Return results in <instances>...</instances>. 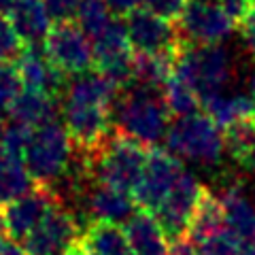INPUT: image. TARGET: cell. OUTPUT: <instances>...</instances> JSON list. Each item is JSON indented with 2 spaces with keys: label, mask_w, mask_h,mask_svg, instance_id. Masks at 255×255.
I'll return each mask as SVG.
<instances>
[{
  "label": "cell",
  "mask_w": 255,
  "mask_h": 255,
  "mask_svg": "<svg viewBox=\"0 0 255 255\" xmlns=\"http://www.w3.org/2000/svg\"><path fill=\"white\" fill-rule=\"evenodd\" d=\"M34 187V179L30 177L23 159L0 153V204H11Z\"/></svg>",
  "instance_id": "cell-22"
},
{
  "label": "cell",
  "mask_w": 255,
  "mask_h": 255,
  "mask_svg": "<svg viewBox=\"0 0 255 255\" xmlns=\"http://www.w3.org/2000/svg\"><path fill=\"white\" fill-rule=\"evenodd\" d=\"M17 70L21 75V81L30 90L43 92L47 96H60L66 92V75L55 66L45 53L43 47L26 45L17 55Z\"/></svg>",
  "instance_id": "cell-15"
},
{
  "label": "cell",
  "mask_w": 255,
  "mask_h": 255,
  "mask_svg": "<svg viewBox=\"0 0 255 255\" xmlns=\"http://www.w3.org/2000/svg\"><path fill=\"white\" fill-rule=\"evenodd\" d=\"M219 200L226 215V226L243 243H255V196L234 183L221 191Z\"/></svg>",
  "instance_id": "cell-17"
},
{
  "label": "cell",
  "mask_w": 255,
  "mask_h": 255,
  "mask_svg": "<svg viewBox=\"0 0 255 255\" xmlns=\"http://www.w3.org/2000/svg\"><path fill=\"white\" fill-rule=\"evenodd\" d=\"M30 134H32V128L23 126V124H17V122H11L9 126H6V130H4L2 145H0V153L23 159V153H26V147L30 142Z\"/></svg>",
  "instance_id": "cell-31"
},
{
  "label": "cell",
  "mask_w": 255,
  "mask_h": 255,
  "mask_svg": "<svg viewBox=\"0 0 255 255\" xmlns=\"http://www.w3.org/2000/svg\"><path fill=\"white\" fill-rule=\"evenodd\" d=\"M0 255H28V253L23 249V245H19V241L0 234Z\"/></svg>",
  "instance_id": "cell-38"
},
{
  "label": "cell",
  "mask_w": 255,
  "mask_h": 255,
  "mask_svg": "<svg viewBox=\"0 0 255 255\" xmlns=\"http://www.w3.org/2000/svg\"><path fill=\"white\" fill-rule=\"evenodd\" d=\"M128 38L136 53L147 55H177L183 47L177 26L170 19L151 13L149 9H140L128 15L126 19Z\"/></svg>",
  "instance_id": "cell-11"
},
{
  "label": "cell",
  "mask_w": 255,
  "mask_h": 255,
  "mask_svg": "<svg viewBox=\"0 0 255 255\" xmlns=\"http://www.w3.org/2000/svg\"><path fill=\"white\" fill-rule=\"evenodd\" d=\"M2 230H4V215L0 211V234H2Z\"/></svg>",
  "instance_id": "cell-45"
},
{
  "label": "cell",
  "mask_w": 255,
  "mask_h": 255,
  "mask_svg": "<svg viewBox=\"0 0 255 255\" xmlns=\"http://www.w3.org/2000/svg\"><path fill=\"white\" fill-rule=\"evenodd\" d=\"M174 75L200 96V102L228 90L234 60L223 45H187L174 55Z\"/></svg>",
  "instance_id": "cell-4"
},
{
  "label": "cell",
  "mask_w": 255,
  "mask_h": 255,
  "mask_svg": "<svg viewBox=\"0 0 255 255\" xmlns=\"http://www.w3.org/2000/svg\"><path fill=\"white\" fill-rule=\"evenodd\" d=\"M92 47H94V62L98 64V66L105 62L115 60V58H122V55L132 53L126 21L113 19L98 36L92 38Z\"/></svg>",
  "instance_id": "cell-25"
},
{
  "label": "cell",
  "mask_w": 255,
  "mask_h": 255,
  "mask_svg": "<svg viewBox=\"0 0 255 255\" xmlns=\"http://www.w3.org/2000/svg\"><path fill=\"white\" fill-rule=\"evenodd\" d=\"M183 166L179 157H174L170 151L153 147L147 153L145 170H142V179L138 183L136 191H134V200L142 211L153 213L159 204L164 202V198L170 194L174 183L179 181L183 174Z\"/></svg>",
  "instance_id": "cell-12"
},
{
  "label": "cell",
  "mask_w": 255,
  "mask_h": 255,
  "mask_svg": "<svg viewBox=\"0 0 255 255\" xmlns=\"http://www.w3.org/2000/svg\"><path fill=\"white\" fill-rule=\"evenodd\" d=\"M6 19L21 43L41 45L51 32V17L47 13L45 0H11Z\"/></svg>",
  "instance_id": "cell-16"
},
{
  "label": "cell",
  "mask_w": 255,
  "mask_h": 255,
  "mask_svg": "<svg viewBox=\"0 0 255 255\" xmlns=\"http://www.w3.org/2000/svg\"><path fill=\"white\" fill-rule=\"evenodd\" d=\"M77 200L85 217L92 219V223H111V226L128 223L136 215L138 206L132 194L94 181L92 185L81 187Z\"/></svg>",
  "instance_id": "cell-13"
},
{
  "label": "cell",
  "mask_w": 255,
  "mask_h": 255,
  "mask_svg": "<svg viewBox=\"0 0 255 255\" xmlns=\"http://www.w3.org/2000/svg\"><path fill=\"white\" fill-rule=\"evenodd\" d=\"M204 194H206V189L200 183V179L194 172L183 170L179 181L170 189V194L153 211L157 223L162 226L164 234L168 236L170 243L187 236L191 217H194V213Z\"/></svg>",
  "instance_id": "cell-7"
},
{
  "label": "cell",
  "mask_w": 255,
  "mask_h": 255,
  "mask_svg": "<svg viewBox=\"0 0 255 255\" xmlns=\"http://www.w3.org/2000/svg\"><path fill=\"white\" fill-rule=\"evenodd\" d=\"M9 4H11V0H0V13H4L9 9Z\"/></svg>",
  "instance_id": "cell-44"
},
{
  "label": "cell",
  "mask_w": 255,
  "mask_h": 255,
  "mask_svg": "<svg viewBox=\"0 0 255 255\" xmlns=\"http://www.w3.org/2000/svg\"><path fill=\"white\" fill-rule=\"evenodd\" d=\"M223 228H226V215H223V206H221L219 196L206 191L202 196L200 204H198L194 217H191L187 238L196 245V243L204 241L206 236L219 232Z\"/></svg>",
  "instance_id": "cell-24"
},
{
  "label": "cell",
  "mask_w": 255,
  "mask_h": 255,
  "mask_svg": "<svg viewBox=\"0 0 255 255\" xmlns=\"http://www.w3.org/2000/svg\"><path fill=\"white\" fill-rule=\"evenodd\" d=\"M68 255H87V253L83 251V247H81V243H79V245H77V247H75V249H73V251H70Z\"/></svg>",
  "instance_id": "cell-42"
},
{
  "label": "cell",
  "mask_w": 255,
  "mask_h": 255,
  "mask_svg": "<svg viewBox=\"0 0 255 255\" xmlns=\"http://www.w3.org/2000/svg\"><path fill=\"white\" fill-rule=\"evenodd\" d=\"M126 236L132 255H168L170 241L164 234L153 213L136 211V215L126 223Z\"/></svg>",
  "instance_id": "cell-18"
},
{
  "label": "cell",
  "mask_w": 255,
  "mask_h": 255,
  "mask_svg": "<svg viewBox=\"0 0 255 255\" xmlns=\"http://www.w3.org/2000/svg\"><path fill=\"white\" fill-rule=\"evenodd\" d=\"M58 196L53 189L36 185L26 196L17 198L15 202L4 206V230L15 241H26V238L41 226L43 219L51 213V209L58 204Z\"/></svg>",
  "instance_id": "cell-14"
},
{
  "label": "cell",
  "mask_w": 255,
  "mask_h": 255,
  "mask_svg": "<svg viewBox=\"0 0 255 255\" xmlns=\"http://www.w3.org/2000/svg\"><path fill=\"white\" fill-rule=\"evenodd\" d=\"M243 241L228 226L196 243V255H238Z\"/></svg>",
  "instance_id": "cell-29"
},
{
  "label": "cell",
  "mask_w": 255,
  "mask_h": 255,
  "mask_svg": "<svg viewBox=\"0 0 255 255\" xmlns=\"http://www.w3.org/2000/svg\"><path fill=\"white\" fill-rule=\"evenodd\" d=\"M204 113L209 115L219 128H228L241 119L255 117V102L249 92H230L223 90L202 102Z\"/></svg>",
  "instance_id": "cell-19"
},
{
  "label": "cell",
  "mask_w": 255,
  "mask_h": 255,
  "mask_svg": "<svg viewBox=\"0 0 255 255\" xmlns=\"http://www.w3.org/2000/svg\"><path fill=\"white\" fill-rule=\"evenodd\" d=\"M168 255H196V245L189 238H179V241L170 243V253Z\"/></svg>",
  "instance_id": "cell-39"
},
{
  "label": "cell",
  "mask_w": 255,
  "mask_h": 255,
  "mask_svg": "<svg viewBox=\"0 0 255 255\" xmlns=\"http://www.w3.org/2000/svg\"><path fill=\"white\" fill-rule=\"evenodd\" d=\"M45 53L64 75H83L94 64L92 38L77 23H58L43 43Z\"/></svg>",
  "instance_id": "cell-9"
},
{
  "label": "cell",
  "mask_w": 255,
  "mask_h": 255,
  "mask_svg": "<svg viewBox=\"0 0 255 255\" xmlns=\"http://www.w3.org/2000/svg\"><path fill=\"white\" fill-rule=\"evenodd\" d=\"M189 0H147V9L164 19H177Z\"/></svg>",
  "instance_id": "cell-34"
},
{
  "label": "cell",
  "mask_w": 255,
  "mask_h": 255,
  "mask_svg": "<svg viewBox=\"0 0 255 255\" xmlns=\"http://www.w3.org/2000/svg\"><path fill=\"white\" fill-rule=\"evenodd\" d=\"M174 55H147L134 53V83L138 87L162 92L164 83L172 77Z\"/></svg>",
  "instance_id": "cell-23"
},
{
  "label": "cell",
  "mask_w": 255,
  "mask_h": 255,
  "mask_svg": "<svg viewBox=\"0 0 255 255\" xmlns=\"http://www.w3.org/2000/svg\"><path fill=\"white\" fill-rule=\"evenodd\" d=\"M23 90L21 75L17 70V64L11 62H0V111L13 105V100L17 98Z\"/></svg>",
  "instance_id": "cell-30"
},
{
  "label": "cell",
  "mask_w": 255,
  "mask_h": 255,
  "mask_svg": "<svg viewBox=\"0 0 255 255\" xmlns=\"http://www.w3.org/2000/svg\"><path fill=\"white\" fill-rule=\"evenodd\" d=\"M81 247L87 255H132L126 230L111 223H90L83 230Z\"/></svg>",
  "instance_id": "cell-21"
},
{
  "label": "cell",
  "mask_w": 255,
  "mask_h": 255,
  "mask_svg": "<svg viewBox=\"0 0 255 255\" xmlns=\"http://www.w3.org/2000/svg\"><path fill=\"white\" fill-rule=\"evenodd\" d=\"M162 98H164L166 109H168L170 115H174V117L194 115V113H198V109L202 105L200 96L191 90L183 79L174 75V70H172V77L162 87Z\"/></svg>",
  "instance_id": "cell-26"
},
{
  "label": "cell",
  "mask_w": 255,
  "mask_h": 255,
  "mask_svg": "<svg viewBox=\"0 0 255 255\" xmlns=\"http://www.w3.org/2000/svg\"><path fill=\"white\" fill-rule=\"evenodd\" d=\"M236 162H238V166H241L245 172H249V174H253V177H255V145L251 149H247L243 155H238Z\"/></svg>",
  "instance_id": "cell-40"
},
{
  "label": "cell",
  "mask_w": 255,
  "mask_h": 255,
  "mask_svg": "<svg viewBox=\"0 0 255 255\" xmlns=\"http://www.w3.org/2000/svg\"><path fill=\"white\" fill-rule=\"evenodd\" d=\"M107 0H81L77 11V26L81 28L90 38H96L105 30L113 17Z\"/></svg>",
  "instance_id": "cell-27"
},
{
  "label": "cell",
  "mask_w": 255,
  "mask_h": 255,
  "mask_svg": "<svg viewBox=\"0 0 255 255\" xmlns=\"http://www.w3.org/2000/svg\"><path fill=\"white\" fill-rule=\"evenodd\" d=\"M236 21L215 0H189L177 17L181 43L221 45L234 32Z\"/></svg>",
  "instance_id": "cell-6"
},
{
  "label": "cell",
  "mask_w": 255,
  "mask_h": 255,
  "mask_svg": "<svg viewBox=\"0 0 255 255\" xmlns=\"http://www.w3.org/2000/svg\"><path fill=\"white\" fill-rule=\"evenodd\" d=\"M223 138H226V151L234 159L243 155L247 149L255 145V117H247L228 126L223 132Z\"/></svg>",
  "instance_id": "cell-28"
},
{
  "label": "cell",
  "mask_w": 255,
  "mask_h": 255,
  "mask_svg": "<svg viewBox=\"0 0 255 255\" xmlns=\"http://www.w3.org/2000/svg\"><path fill=\"white\" fill-rule=\"evenodd\" d=\"M19 47H21V41L15 34V30L11 28L9 19L0 17V60L6 62L9 58H15L19 55Z\"/></svg>",
  "instance_id": "cell-32"
},
{
  "label": "cell",
  "mask_w": 255,
  "mask_h": 255,
  "mask_svg": "<svg viewBox=\"0 0 255 255\" xmlns=\"http://www.w3.org/2000/svg\"><path fill=\"white\" fill-rule=\"evenodd\" d=\"M111 13L119 15V17H128V15L140 11L147 4V0H107Z\"/></svg>",
  "instance_id": "cell-36"
},
{
  "label": "cell",
  "mask_w": 255,
  "mask_h": 255,
  "mask_svg": "<svg viewBox=\"0 0 255 255\" xmlns=\"http://www.w3.org/2000/svg\"><path fill=\"white\" fill-rule=\"evenodd\" d=\"M9 113L13 117V122L23 124L34 130V128L55 119V98L43 92L30 90V87H23L21 94L9 107Z\"/></svg>",
  "instance_id": "cell-20"
},
{
  "label": "cell",
  "mask_w": 255,
  "mask_h": 255,
  "mask_svg": "<svg viewBox=\"0 0 255 255\" xmlns=\"http://www.w3.org/2000/svg\"><path fill=\"white\" fill-rule=\"evenodd\" d=\"M79 4H81V0H45L51 21L58 23H68L73 17H77Z\"/></svg>",
  "instance_id": "cell-33"
},
{
  "label": "cell",
  "mask_w": 255,
  "mask_h": 255,
  "mask_svg": "<svg viewBox=\"0 0 255 255\" xmlns=\"http://www.w3.org/2000/svg\"><path fill=\"white\" fill-rule=\"evenodd\" d=\"M249 96H251L253 102H255V73H253L251 79H249Z\"/></svg>",
  "instance_id": "cell-41"
},
{
  "label": "cell",
  "mask_w": 255,
  "mask_h": 255,
  "mask_svg": "<svg viewBox=\"0 0 255 255\" xmlns=\"http://www.w3.org/2000/svg\"><path fill=\"white\" fill-rule=\"evenodd\" d=\"M4 130H6V124H4L2 115H0V145H2V136H4Z\"/></svg>",
  "instance_id": "cell-43"
},
{
  "label": "cell",
  "mask_w": 255,
  "mask_h": 255,
  "mask_svg": "<svg viewBox=\"0 0 255 255\" xmlns=\"http://www.w3.org/2000/svg\"><path fill=\"white\" fill-rule=\"evenodd\" d=\"M223 11H226L234 21H243L247 9H249L251 0H215Z\"/></svg>",
  "instance_id": "cell-37"
},
{
  "label": "cell",
  "mask_w": 255,
  "mask_h": 255,
  "mask_svg": "<svg viewBox=\"0 0 255 255\" xmlns=\"http://www.w3.org/2000/svg\"><path fill=\"white\" fill-rule=\"evenodd\" d=\"M164 140L174 157L202 166L219 164L226 153V138L221 128L206 113L177 117L170 124Z\"/></svg>",
  "instance_id": "cell-5"
},
{
  "label": "cell",
  "mask_w": 255,
  "mask_h": 255,
  "mask_svg": "<svg viewBox=\"0 0 255 255\" xmlns=\"http://www.w3.org/2000/svg\"><path fill=\"white\" fill-rule=\"evenodd\" d=\"M243 41L247 49L255 51V0H251L249 9H247L243 17Z\"/></svg>",
  "instance_id": "cell-35"
},
{
  "label": "cell",
  "mask_w": 255,
  "mask_h": 255,
  "mask_svg": "<svg viewBox=\"0 0 255 255\" xmlns=\"http://www.w3.org/2000/svg\"><path fill=\"white\" fill-rule=\"evenodd\" d=\"M111 124L122 136L136 140L142 147H155L166 138L170 111L164 105L162 92L130 85L117 94L111 107Z\"/></svg>",
  "instance_id": "cell-1"
},
{
  "label": "cell",
  "mask_w": 255,
  "mask_h": 255,
  "mask_svg": "<svg viewBox=\"0 0 255 255\" xmlns=\"http://www.w3.org/2000/svg\"><path fill=\"white\" fill-rule=\"evenodd\" d=\"M81 157L87 177L94 183H102L134 196L145 170L147 151L136 140H130L122 134H111L94 151H81Z\"/></svg>",
  "instance_id": "cell-2"
},
{
  "label": "cell",
  "mask_w": 255,
  "mask_h": 255,
  "mask_svg": "<svg viewBox=\"0 0 255 255\" xmlns=\"http://www.w3.org/2000/svg\"><path fill=\"white\" fill-rule=\"evenodd\" d=\"M83 228L73 211L62 202L51 209L43 223L23 241L28 255H68L81 243Z\"/></svg>",
  "instance_id": "cell-8"
},
{
  "label": "cell",
  "mask_w": 255,
  "mask_h": 255,
  "mask_svg": "<svg viewBox=\"0 0 255 255\" xmlns=\"http://www.w3.org/2000/svg\"><path fill=\"white\" fill-rule=\"evenodd\" d=\"M62 119L70 138L83 153L100 147L111 136V107L64 98Z\"/></svg>",
  "instance_id": "cell-10"
},
{
  "label": "cell",
  "mask_w": 255,
  "mask_h": 255,
  "mask_svg": "<svg viewBox=\"0 0 255 255\" xmlns=\"http://www.w3.org/2000/svg\"><path fill=\"white\" fill-rule=\"evenodd\" d=\"M75 162L73 138L58 119L38 126L30 134L23 164L36 185L53 189L68 177Z\"/></svg>",
  "instance_id": "cell-3"
}]
</instances>
